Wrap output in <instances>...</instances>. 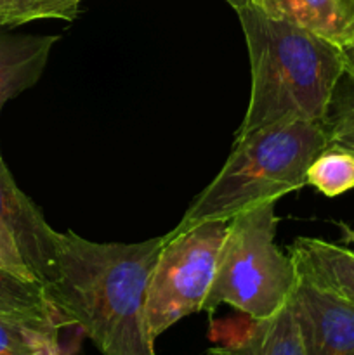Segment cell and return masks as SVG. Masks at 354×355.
<instances>
[{"label": "cell", "instance_id": "obj_14", "mask_svg": "<svg viewBox=\"0 0 354 355\" xmlns=\"http://www.w3.org/2000/svg\"><path fill=\"white\" fill-rule=\"evenodd\" d=\"M0 355H65L59 333L0 318Z\"/></svg>", "mask_w": 354, "mask_h": 355}, {"label": "cell", "instance_id": "obj_20", "mask_svg": "<svg viewBox=\"0 0 354 355\" xmlns=\"http://www.w3.org/2000/svg\"><path fill=\"white\" fill-rule=\"evenodd\" d=\"M344 232V241L349 243V245H354V229L347 227V225H340Z\"/></svg>", "mask_w": 354, "mask_h": 355}, {"label": "cell", "instance_id": "obj_10", "mask_svg": "<svg viewBox=\"0 0 354 355\" xmlns=\"http://www.w3.org/2000/svg\"><path fill=\"white\" fill-rule=\"evenodd\" d=\"M205 355H305V350L290 302H287L269 318H248L238 331L217 338V345Z\"/></svg>", "mask_w": 354, "mask_h": 355}, {"label": "cell", "instance_id": "obj_17", "mask_svg": "<svg viewBox=\"0 0 354 355\" xmlns=\"http://www.w3.org/2000/svg\"><path fill=\"white\" fill-rule=\"evenodd\" d=\"M83 0H38L31 21L38 19H62L73 21L80 12Z\"/></svg>", "mask_w": 354, "mask_h": 355}, {"label": "cell", "instance_id": "obj_21", "mask_svg": "<svg viewBox=\"0 0 354 355\" xmlns=\"http://www.w3.org/2000/svg\"><path fill=\"white\" fill-rule=\"evenodd\" d=\"M226 2L229 3V6L233 7V9H239V7L243 6H248V3H252V0H226Z\"/></svg>", "mask_w": 354, "mask_h": 355}, {"label": "cell", "instance_id": "obj_8", "mask_svg": "<svg viewBox=\"0 0 354 355\" xmlns=\"http://www.w3.org/2000/svg\"><path fill=\"white\" fill-rule=\"evenodd\" d=\"M58 35L12 33L0 28V111L10 99L37 85Z\"/></svg>", "mask_w": 354, "mask_h": 355}, {"label": "cell", "instance_id": "obj_9", "mask_svg": "<svg viewBox=\"0 0 354 355\" xmlns=\"http://www.w3.org/2000/svg\"><path fill=\"white\" fill-rule=\"evenodd\" d=\"M252 6L340 49L354 33V0H252Z\"/></svg>", "mask_w": 354, "mask_h": 355}, {"label": "cell", "instance_id": "obj_11", "mask_svg": "<svg viewBox=\"0 0 354 355\" xmlns=\"http://www.w3.org/2000/svg\"><path fill=\"white\" fill-rule=\"evenodd\" d=\"M288 253L301 276L354 304V252L325 239L301 236Z\"/></svg>", "mask_w": 354, "mask_h": 355}, {"label": "cell", "instance_id": "obj_16", "mask_svg": "<svg viewBox=\"0 0 354 355\" xmlns=\"http://www.w3.org/2000/svg\"><path fill=\"white\" fill-rule=\"evenodd\" d=\"M0 269L21 277V279L37 281L17 246L16 238L2 218H0Z\"/></svg>", "mask_w": 354, "mask_h": 355}, {"label": "cell", "instance_id": "obj_15", "mask_svg": "<svg viewBox=\"0 0 354 355\" xmlns=\"http://www.w3.org/2000/svg\"><path fill=\"white\" fill-rule=\"evenodd\" d=\"M330 146L354 155V82L346 75L339 80L325 116Z\"/></svg>", "mask_w": 354, "mask_h": 355}, {"label": "cell", "instance_id": "obj_13", "mask_svg": "<svg viewBox=\"0 0 354 355\" xmlns=\"http://www.w3.org/2000/svg\"><path fill=\"white\" fill-rule=\"evenodd\" d=\"M307 186L328 198L354 189V155L328 146L307 168Z\"/></svg>", "mask_w": 354, "mask_h": 355}, {"label": "cell", "instance_id": "obj_4", "mask_svg": "<svg viewBox=\"0 0 354 355\" xmlns=\"http://www.w3.org/2000/svg\"><path fill=\"white\" fill-rule=\"evenodd\" d=\"M276 201H266L236 214L228 222L219 250L205 312L229 305L250 319H264L280 311L298 281L290 253L276 245Z\"/></svg>", "mask_w": 354, "mask_h": 355}, {"label": "cell", "instance_id": "obj_6", "mask_svg": "<svg viewBox=\"0 0 354 355\" xmlns=\"http://www.w3.org/2000/svg\"><path fill=\"white\" fill-rule=\"evenodd\" d=\"M288 302L305 355H354V304L301 274Z\"/></svg>", "mask_w": 354, "mask_h": 355}, {"label": "cell", "instance_id": "obj_3", "mask_svg": "<svg viewBox=\"0 0 354 355\" xmlns=\"http://www.w3.org/2000/svg\"><path fill=\"white\" fill-rule=\"evenodd\" d=\"M328 146L325 121L283 120L239 135L214 180L167 236L203 222H228L239 211L307 186V168Z\"/></svg>", "mask_w": 354, "mask_h": 355}, {"label": "cell", "instance_id": "obj_1", "mask_svg": "<svg viewBox=\"0 0 354 355\" xmlns=\"http://www.w3.org/2000/svg\"><path fill=\"white\" fill-rule=\"evenodd\" d=\"M163 236L97 243L59 232L45 295L61 326H75L101 355H156L144 318L146 288Z\"/></svg>", "mask_w": 354, "mask_h": 355}, {"label": "cell", "instance_id": "obj_7", "mask_svg": "<svg viewBox=\"0 0 354 355\" xmlns=\"http://www.w3.org/2000/svg\"><path fill=\"white\" fill-rule=\"evenodd\" d=\"M0 218L16 238L28 267L44 286L51 276L58 231L45 220L40 208L19 189L0 155Z\"/></svg>", "mask_w": 354, "mask_h": 355}, {"label": "cell", "instance_id": "obj_19", "mask_svg": "<svg viewBox=\"0 0 354 355\" xmlns=\"http://www.w3.org/2000/svg\"><path fill=\"white\" fill-rule=\"evenodd\" d=\"M340 52H342L344 59V75L354 82V33L351 40L340 49Z\"/></svg>", "mask_w": 354, "mask_h": 355}, {"label": "cell", "instance_id": "obj_2", "mask_svg": "<svg viewBox=\"0 0 354 355\" xmlns=\"http://www.w3.org/2000/svg\"><path fill=\"white\" fill-rule=\"evenodd\" d=\"M250 59L252 87L236 137L283 120L325 121L344 76L340 47L248 3L236 9Z\"/></svg>", "mask_w": 354, "mask_h": 355}, {"label": "cell", "instance_id": "obj_18", "mask_svg": "<svg viewBox=\"0 0 354 355\" xmlns=\"http://www.w3.org/2000/svg\"><path fill=\"white\" fill-rule=\"evenodd\" d=\"M38 0H0V28L21 26L31 23V14Z\"/></svg>", "mask_w": 354, "mask_h": 355}, {"label": "cell", "instance_id": "obj_5", "mask_svg": "<svg viewBox=\"0 0 354 355\" xmlns=\"http://www.w3.org/2000/svg\"><path fill=\"white\" fill-rule=\"evenodd\" d=\"M228 222L210 220L176 236L163 234L165 243L149 276L144 302L146 328L153 342L180 319L201 312Z\"/></svg>", "mask_w": 354, "mask_h": 355}, {"label": "cell", "instance_id": "obj_12", "mask_svg": "<svg viewBox=\"0 0 354 355\" xmlns=\"http://www.w3.org/2000/svg\"><path fill=\"white\" fill-rule=\"evenodd\" d=\"M0 318L59 333L62 328L44 286L0 269Z\"/></svg>", "mask_w": 354, "mask_h": 355}]
</instances>
